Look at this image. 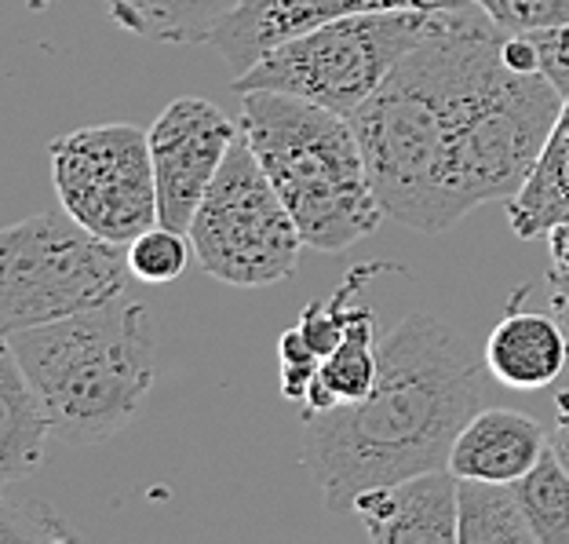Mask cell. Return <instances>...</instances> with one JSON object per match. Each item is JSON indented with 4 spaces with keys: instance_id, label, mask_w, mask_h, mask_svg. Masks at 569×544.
<instances>
[{
    "instance_id": "15",
    "label": "cell",
    "mask_w": 569,
    "mask_h": 544,
    "mask_svg": "<svg viewBox=\"0 0 569 544\" xmlns=\"http://www.w3.org/2000/svg\"><path fill=\"white\" fill-rule=\"evenodd\" d=\"M56 432L51 417L26 380L16 352L8 340L0 344V478L4 486L16 483L19 475H30L44 461V443Z\"/></svg>"
},
{
    "instance_id": "22",
    "label": "cell",
    "mask_w": 569,
    "mask_h": 544,
    "mask_svg": "<svg viewBox=\"0 0 569 544\" xmlns=\"http://www.w3.org/2000/svg\"><path fill=\"white\" fill-rule=\"evenodd\" d=\"M471 4L511 37H529L569 22V0H471Z\"/></svg>"
},
{
    "instance_id": "25",
    "label": "cell",
    "mask_w": 569,
    "mask_h": 544,
    "mask_svg": "<svg viewBox=\"0 0 569 544\" xmlns=\"http://www.w3.org/2000/svg\"><path fill=\"white\" fill-rule=\"evenodd\" d=\"M548 300H551V315L559 318V326L569 340V267L555 264L548 275Z\"/></svg>"
},
{
    "instance_id": "4",
    "label": "cell",
    "mask_w": 569,
    "mask_h": 544,
    "mask_svg": "<svg viewBox=\"0 0 569 544\" xmlns=\"http://www.w3.org/2000/svg\"><path fill=\"white\" fill-rule=\"evenodd\" d=\"M51 427L70 443L118 435L147 403L158 366L147 307L110 300L4 336Z\"/></svg>"
},
{
    "instance_id": "3",
    "label": "cell",
    "mask_w": 569,
    "mask_h": 544,
    "mask_svg": "<svg viewBox=\"0 0 569 544\" xmlns=\"http://www.w3.org/2000/svg\"><path fill=\"white\" fill-rule=\"evenodd\" d=\"M241 139L289 205L307 249L343 253L383 224L351 118L284 92H241Z\"/></svg>"
},
{
    "instance_id": "14",
    "label": "cell",
    "mask_w": 569,
    "mask_h": 544,
    "mask_svg": "<svg viewBox=\"0 0 569 544\" xmlns=\"http://www.w3.org/2000/svg\"><path fill=\"white\" fill-rule=\"evenodd\" d=\"M489 377L515 392H540L559 380L569 358V340L555 315L508 307L486 340Z\"/></svg>"
},
{
    "instance_id": "16",
    "label": "cell",
    "mask_w": 569,
    "mask_h": 544,
    "mask_svg": "<svg viewBox=\"0 0 569 544\" xmlns=\"http://www.w3.org/2000/svg\"><path fill=\"white\" fill-rule=\"evenodd\" d=\"M121 30L161 44H204L241 0H102Z\"/></svg>"
},
{
    "instance_id": "19",
    "label": "cell",
    "mask_w": 569,
    "mask_h": 544,
    "mask_svg": "<svg viewBox=\"0 0 569 544\" xmlns=\"http://www.w3.org/2000/svg\"><path fill=\"white\" fill-rule=\"evenodd\" d=\"M380 377V347H377V315L369 307H351L343 340L336 352L321 358V384L336 395V403H358L372 392Z\"/></svg>"
},
{
    "instance_id": "2",
    "label": "cell",
    "mask_w": 569,
    "mask_h": 544,
    "mask_svg": "<svg viewBox=\"0 0 569 544\" xmlns=\"http://www.w3.org/2000/svg\"><path fill=\"white\" fill-rule=\"evenodd\" d=\"M508 33L475 4L452 8L446 26L391 70L351 125L383 212L423 235L452 227L449 150L475 99L503 67Z\"/></svg>"
},
{
    "instance_id": "11",
    "label": "cell",
    "mask_w": 569,
    "mask_h": 544,
    "mask_svg": "<svg viewBox=\"0 0 569 544\" xmlns=\"http://www.w3.org/2000/svg\"><path fill=\"white\" fill-rule=\"evenodd\" d=\"M468 4L471 0H241L204 48H212L238 77L256 67L270 48L310 26L343 16H369V11H452Z\"/></svg>"
},
{
    "instance_id": "23",
    "label": "cell",
    "mask_w": 569,
    "mask_h": 544,
    "mask_svg": "<svg viewBox=\"0 0 569 544\" xmlns=\"http://www.w3.org/2000/svg\"><path fill=\"white\" fill-rule=\"evenodd\" d=\"M278 358H281V395L289 403H303L310 384L321 377V355L303 340L300 326H292L281 333Z\"/></svg>"
},
{
    "instance_id": "12",
    "label": "cell",
    "mask_w": 569,
    "mask_h": 544,
    "mask_svg": "<svg viewBox=\"0 0 569 544\" xmlns=\"http://www.w3.org/2000/svg\"><path fill=\"white\" fill-rule=\"evenodd\" d=\"M460 478L449 468L420 472L358 494L351 512L377 544H452L457 541Z\"/></svg>"
},
{
    "instance_id": "1",
    "label": "cell",
    "mask_w": 569,
    "mask_h": 544,
    "mask_svg": "<svg viewBox=\"0 0 569 544\" xmlns=\"http://www.w3.org/2000/svg\"><path fill=\"white\" fill-rule=\"evenodd\" d=\"M482 362L457 326L417 310L380 344V377L358 403L303 417V461L329 512L398 478L449 468L452 438L478 413Z\"/></svg>"
},
{
    "instance_id": "17",
    "label": "cell",
    "mask_w": 569,
    "mask_h": 544,
    "mask_svg": "<svg viewBox=\"0 0 569 544\" xmlns=\"http://www.w3.org/2000/svg\"><path fill=\"white\" fill-rule=\"evenodd\" d=\"M503 209H508L511 230L526 241L545 238L555 224L569 219V99L551 132L545 158L537 161L526 187L511 201H503Z\"/></svg>"
},
{
    "instance_id": "28",
    "label": "cell",
    "mask_w": 569,
    "mask_h": 544,
    "mask_svg": "<svg viewBox=\"0 0 569 544\" xmlns=\"http://www.w3.org/2000/svg\"><path fill=\"white\" fill-rule=\"evenodd\" d=\"M26 4H30L33 11H44V8H51V4H56V0H26Z\"/></svg>"
},
{
    "instance_id": "7",
    "label": "cell",
    "mask_w": 569,
    "mask_h": 544,
    "mask_svg": "<svg viewBox=\"0 0 569 544\" xmlns=\"http://www.w3.org/2000/svg\"><path fill=\"white\" fill-rule=\"evenodd\" d=\"M566 96L540 70L522 73L503 67L475 99L449 150V216L460 224L478 205L511 201L545 158Z\"/></svg>"
},
{
    "instance_id": "26",
    "label": "cell",
    "mask_w": 569,
    "mask_h": 544,
    "mask_svg": "<svg viewBox=\"0 0 569 544\" xmlns=\"http://www.w3.org/2000/svg\"><path fill=\"white\" fill-rule=\"evenodd\" d=\"M551 449L559 453L562 464L569 468V387L559 392V403H555V432H551Z\"/></svg>"
},
{
    "instance_id": "21",
    "label": "cell",
    "mask_w": 569,
    "mask_h": 544,
    "mask_svg": "<svg viewBox=\"0 0 569 544\" xmlns=\"http://www.w3.org/2000/svg\"><path fill=\"white\" fill-rule=\"evenodd\" d=\"M190 235L176 227L153 224L150 230H142L136 241H128V267L132 275L147 285H168L176 281L190 264Z\"/></svg>"
},
{
    "instance_id": "5",
    "label": "cell",
    "mask_w": 569,
    "mask_h": 544,
    "mask_svg": "<svg viewBox=\"0 0 569 544\" xmlns=\"http://www.w3.org/2000/svg\"><path fill=\"white\" fill-rule=\"evenodd\" d=\"M449 11H369L289 37L234 77V92H284L355 118L417 44L446 26Z\"/></svg>"
},
{
    "instance_id": "6",
    "label": "cell",
    "mask_w": 569,
    "mask_h": 544,
    "mask_svg": "<svg viewBox=\"0 0 569 544\" xmlns=\"http://www.w3.org/2000/svg\"><path fill=\"white\" fill-rule=\"evenodd\" d=\"M128 249L92 235L73 216H30L0 235V333L121 300Z\"/></svg>"
},
{
    "instance_id": "27",
    "label": "cell",
    "mask_w": 569,
    "mask_h": 544,
    "mask_svg": "<svg viewBox=\"0 0 569 544\" xmlns=\"http://www.w3.org/2000/svg\"><path fill=\"white\" fill-rule=\"evenodd\" d=\"M545 238H548L551 260H555V264H562V267H569V219H566V224H555Z\"/></svg>"
},
{
    "instance_id": "20",
    "label": "cell",
    "mask_w": 569,
    "mask_h": 544,
    "mask_svg": "<svg viewBox=\"0 0 569 544\" xmlns=\"http://www.w3.org/2000/svg\"><path fill=\"white\" fill-rule=\"evenodd\" d=\"M519 501L529 520L537 544H569V468L555 449H548L540 464L519 483Z\"/></svg>"
},
{
    "instance_id": "10",
    "label": "cell",
    "mask_w": 569,
    "mask_h": 544,
    "mask_svg": "<svg viewBox=\"0 0 569 544\" xmlns=\"http://www.w3.org/2000/svg\"><path fill=\"white\" fill-rule=\"evenodd\" d=\"M241 128L209 99L183 96L161 110L150 128L153 179H158V224L190 230L201 198L216 184Z\"/></svg>"
},
{
    "instance_id": "18",
    "label": "cell",
    "mask_w": 569,
    "mask_h": 544,
    "mask_svg": "<svg viewBox=\"0 0 569 544\" xmlns=\"http://www.w3.org/2000/svg\"><path fill=\"white\" fill-rule=\"evenodd\" d=\"M457 544H537L515 483L460 478Z\"/></svg>"
},
{
    "instance_id": "24",
    "label": "cell",
    "mask_w": 569,
    "mask_h": 544,
    "mask_svg": "<svg viewBox=\"0 0 569 544\" xmlns=\"http://www.w3.org/2000/svg\"><path fill=\"white\" fill-rule=\"evenodd\" d=\"M529 41H533V48H537L540 73H545L548 81L569 99V22L555 26V30L529 33Z\"/></svg>"
},
{
    "instance_id": "8",
    "label": "cell",
    "mask_w": 569,
    "mask_h": 544,
    "mask_svg": "<svg viewBox=\"0 0 569 544\" xmlns=\"http://www.w3.org/2000/svg\"><path fill=\"white\" fill-rule=\"evenodd\" d=\"M198 264L234 289H263L296 275L303 235L252 147L238 136L190 224Z\"/></svg>"
},
{
    "instance_id": "9",
    "label": "cell",
    "mask_w": 569,
    "mask_h": 544,
    "mask_svg": "<svg viewBox=\"0 0 569 544\" xmlns=\"http://www.w3.org/2000/svg\"><path fill=\"white\" fill-rule=\"evenodd\" d=\"M51 187L62 212L113 245L136 241L158 224L150 132L136 125L77 128L48 147Z\"/></svg>"
},
{
    "instance_id": "13",
    "label": "cell",
    "mask_w": 569,
    "mask_h": 544,
    "mask_svg": "<svg viewBox=\"0 0 569 544\" xmlns=\"http://www.w3.org/2000/svg\"><path fill=\"white\" fill-rule=\"evenodd\" d=\"M551 449L540 421L515 409H478L452 438L449 472L482 483H519Z\"/></svg>"
}]
</instances>
